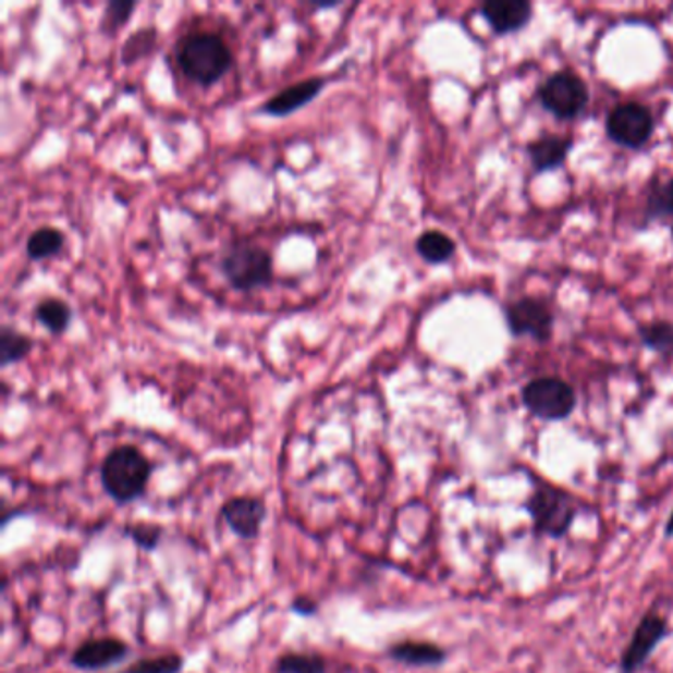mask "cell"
I'll return each mask as SVG.
<instances>
[{
  "instance_id": "obj_14",
  "label": "cell",
  "mask_w": 673,
  "mask_h": 673,
  "mask_svg": "<svg viewBox=\"0 0 673 673\" xmlns=\"http://www.w3.org/2000/svg\"><path fill=\"white\" fill-rule=\"evenodd\" d=\"M390 656L393 660L413 668H432L441 665L446 660V652L439 644L415 643V640H405L391 646Z\"/></svg>"
},
{
  "instance_id": "obj_19",
  "label": "cell",
  "mask_w": 673,
  "mask_h": 673,
  "mask_svg": "<svg viewBox=\"0 0 673 673\" xmlns=\"http://www.w3.org/2000/svg\"><path fill=\"white\" fill-rule=\"evenodd\" d=\"M63 247V233L56 228H40L26 242V253L34 261H42L58 255Z\"/></svg>"
},
{
  "instance_id": "obj_20",
  "label": "cell",
  "mask_w": 673,
  "mask_h": 673,
  "mask_svg": "<svg viewBox=\"0 0 673 673\" xmlns=\"http://www.w3.org/2000/svg\"><path fill=\"white\" fill-rule=\"evenodd\" d=\"M279 673H325L327 662L316 653H286L277 663Z\"/></svg>"
},
{
  "instance_id": "obj_9",
  "label": "cell",
  "mask_w": 673,
  "mask_h": 673,
  "mask_svg": "<svg viewBox=\"0 0 673 673\" xmlns=\"http://www.w3.org/2000/svg\"><path fill=\"white\" fill-rule=\"evenodd\" d=\"M505 320L514 337H531L546 342L551 337L553 313L539 298H519L505 308Z\"/></svg>"
},
{
  "instance_id": "obj_2",
  "label": "cell",
  "mask_w": 673,
  "mask_h": 673,
  "mask_svg": "<svg viewBox=\"0 0 673 673\" xmlns=\"http://www.w3.org/2000/svg\"><path fill=\"white\" fill-rule=\"evenodd\" d=\"M148 478L150 463L137 446H117L115 451L107 454L101 466L103 488L119 504L133 502L145 494Z\"/></svg>"
},
{
  "instance_id": "obj_23",
  "label": "cell",
  "mask_w": 673,
  "mask_h": 673,
  "mask_svg": "<svg viewBox=\"0 0 673 673\" xmlns=\"http://www.w3.org/2000/svg\"><path fill=\"white\" fill-rule=\"evenodd\" d=\"M643 342L658 352H672L673 327L670 322H652L640 330Z\"/></svg>"
},
{
  "instance_id": "obj_24",
  "label": "cell",
  "mask_w": 673,
  "mask_h": 673,
  "mask_svg": "<svg viewBox=\"0 0 673 673\" xmlns=\"http://www.w3.org/2000/svg\"><path fill=\"white\" fill-rule=\"evenodd\" d=\"M182 658L179 653H167L160 658L140 660L129 668L126 673H179L182 670Z\"/></svg>"
},
{
  "instance_id": "obj_27",
  "label": "cell",
  "mask_w": 673,
  "mask_h": 673,
  "mask_svg": "<svg viewBox=\"0 0 673 673\" xmlns=\"http://www.w3.org/2000/svg\"><path fill=\"white\" fill-rule=\"evenodd\" d=\"M293 611L301 612V614H315L316 602H313V600L308 599L295 600V604H293Z\"/></svg>"
},
{
  "instance_id": "obj_8",
  "label": "cell",
  "mask_w": 673,
  "mask_h": 673,
  "mask_svg": "<svg viewBox=\"0 0 673 673\" xmlns=\"http://www.w3.org/2000/svg\"><path fill=\"white\" fill-rule=\"evenodd\" d=\"M609 137L622 147L640 148L653 133V117L648 107L640 103H624L607 119Z\"/></svg>"
},
{
  "instance_id": "obj_11",
  "label": "cell",
  "mask_w": 673,
  "mask_h": 673,
  "mask_svg": "<svg viewBox=\"0 0 673 673\" xmlns=\"http://www.w3.org/2000/svg\"><path fill=\"white\" fill-rule=\"evenodd\" d=\"M325 87H327L325 77H308L305 82L291 85V87H286L283 91L271 97L261 107V113L273 117L291 115V113H295L296 109L308 106Z\"/></svg>"
},
{
  "instance_id": "obj_3",
  "label": "cell",
  "mask_w": 673,
  "mask_h": 673,
  "mask_svg": "<svg viewBox=\"0 0 673 673\" xmlns=\"http://www.w3.org/2000/svg\"><path fill=\"white\" fill-rule=\"evenodd\" d=\"M526 507L536 534L551 539L567 536L573 522L579 516L577 498L551 485L537 486Z\"/></svg>"
},
{
  "instance_id": "obj_13",
  "label": "cell",
  "mask_w": 673,
  "mask_h": 673,
  "mask_svg": "<svg viewBox=\"0 0 673 673\" xmlns=\"http://www.w3.org/2000/svg\"><path fill=\"white\" fill-rule=\"evenodd\" d=\"M129 648L117 638H99V640H89L82 644L74 656L72 663L79 670H103L113 663H119L125 658Z\"/></svg>"
},
{
  "instance_id": "obj_7",
  "label": "cell",
  "mask_w": 673,
  "mask_h": 673,
  "mask_svg": "<svg viewBox=\"0 0 673 673\" xmlns=\"http://www.w3.org/2000/svg\"><path fill=\"white\" fill-rule=\"evenodd\" d=\"M670 634V624L660 612H646L632 632L631 643L622 652L619 673H638L650 660L653 650Z\"/></svg>"
},
{
  "instance_id": "obj_22",
  "label": "cell",
  "mask_w": 673,
  "mask_h": 673,
  "mask_svg": "<svg viewBox=\"0 0 673 673\" xmlns=\"http://www.w3.org/2000/svg\"><path fill=\"white\" fill-rule=\"evenodd\" d=\"M157 44V32L152 28L147 30H137L123 46V52H121V60L123 63L137 62L138 58L147 56Z\"/></svg>"
},
{
  "instance_id": "obj_1",
  "label": "cell",
  "mask_w": 673,
  "mask_h": 673,
  "mask_svg": "<svg viewBox=\"0 0 673 673\" xmlns=\"http://www.w3.org/2000/svg\"><path fill=\"white\" fill-rule=\"evenodd\" d=\"M176 60L188 79L210 87L230 72L233 53L220 34L194 32L180 40Z\"/></svg>"
},
{
  "instance_id": "obj_16",
  "label": "cell",
  "mask_w": 673,
  "mask_h": 673,
  "mask_svg": "<svg viewBox=\"0 0 673 673\" xmlns=\"http://www.w3.org/2000/svg\"><path fill=\"white\" fill-rule=\"evenodd\" d=\"M454 249H456V245H454L453 240L446 233L435 232V230L421 233V237L417 240V252L429 264L437 265L449 261L454 255Z\"/></svg>"
},
{
  "instance_id": "obj_28",
  "label": "cell",
  "mask_w": 673,
  "mask_h": 673,
  "mask_svg": "<svg viewBox=\"0 0 673 673\" xmlns=\"http://www.w3.org/2000/svg\"><path fill=\"white\" fill-rule=\"evenodd\" d=\"M663 536L668 537V539H670V537H673V510L672 516L668 517V522H665V527H663Z\"/></svg>"
},
{
  "instance_id": "obj_18",
  "label": "cell",
  "mask_w": 673,
  "mask_h": 673,
  "mask_svg": "<svg viewBox=\"0 0 673 673\" xmlns=\"http://www.w3.org/2000/svg\"><path fill=\"white\" fill-rule=\"evenodd\" d=\"M32 340L11 327L0 328V364L9 368L30 354Z\"/></svg>"
},
{
  "instance_id": "obj_17",
  "label": "cell",
  "mask_w": 673,
  "mask_h": 673,
  "mask_svg": "<svg viewBox=\"0 0 673 673\" xmlns=\"http://www.w3.org/2000/svg\"><path fill=\"white\" fill-rule=\"evenodd\" d=\"M36 318L53 334H62L63 330L70 327L72 308L60 298H44L42 303L36 306Z\"/></svg>"
},
{
  "instance_id": "obj_6",
  "label": "cell",
  "mask_w": 673,
  "mask_h": 673,
  "mask_svg": "<svg viewBox=\"0 0 673 673\" xmlns=\"http://www.w3.org/2000/svg\"><path fill=\"white\" fill-rule=\"evenodd\" d=\"M539 101L558 119H575L589 103V89L579 75L558 72L539 87Z\"/></svg>"
},
{
  "instance_id": "obj_26",
  "label": "cell",
  "mask_w": 673,
  "mask_h": 673,
  "mask_svg": "<svg viewBox=\"0 0 673 673\" xmlns=\"http://www.w3.org/2000/svg\"><path fill=\"white\" fill-rule=\"evenodd\" d=\"M129 536L133 537V541L140 548L155 549L160 539V529L155 526L129 527Z\"/></svg>"
},
{
  "instance_id": "obj_10",
  "label": "cell",
  "mask_w": 673,
  "mask_h": 673,
  "mask_svg": "<svg viewBox=\"0 0 673 673\" xmlns=\"http://www.w3.org/2000/svg\"><path fill=\"white\" fill-rule=\"evenodd\" d=\"M221 514H223V519L228 522V526L232 527L237 536L243 537V539H252L259 534V527L267 516V507L259 498L242 495V498H233L228 504L223 505Z\"/></svg>"
},
{
  "instance_id": "obj_21",
  "label": "cell",
  "mask_w": 673,
  "mask_h": 673,
  "mask_svg": "<svg viewBox=\"0 0 673 673\" xmlns=\"http://www.w3.org/2000/svg\"><path fill=\"white\" fill-rule=\"evenodd\" d=\"M650 218H673V179L656 182L648 194Z\"/></svg>"
},
{
  "instance_id": "obj_12",
  "label": "cell",
  "mask_w": 673,
  "mask_h": 673,
  "mask_svg": "<svg viewBox=\"0 0 673 673\" xmlns=\"http://www.w3.org/2000/svg\"><path fill=\"white\" fill-rule=\"evenodd\" d=\"M482 16L495 34H510L529 22L531 4L526 0H492L482 7Z\"/></svg>"
},
{
  "instance_id": "obj_15",
  "label": "cell",
  "mask_w": 673,
  "mask_h": 673,
  "mask_svg": "<svg viewBox=\"0 0 673 673\" xmlns=\"http://www.w3.org/2000/svg\"><path fill=\"white\" fill-rule=\"evenodd\" d=\"M568 150H571V140L568 138L548 135V137L534 140L529 148H527V155H529L534 169L553 170L559 169L565 162Z\"/></svg>"
},
{
  "instance_id": "obj_4",
  "label": "cell",
  "mask_w": 673,
  "mask_h": 673,
  "mask_svg": "<svg viewBox=\"0 0 673 673\" xmlns=\"http://www.w3.org/2000/svg\"><path fill=\"white\" fill-rule=\"evenodd\" d=\"M221 273L237 291H253L273 281V257L252 243L235 245L223 255Z\"/></svg>"
},
{
  "instance_id": "obj_5",
  "label": "cell",
  "mask_w": 673,
  "mask_h": 673,
  "mask_svg": "<svg viewBox=\"0 0 673 673\" xmlns=\"http://www.w3.org/2000/svg\"><path fill=\"white\" fill-rule=\"evenodd\" d=\"M526 409L546 421H561L577 407V395L567 381L559 378H537L522 391Z\"/></svg>"
},
{
  "instance_id": "obj_25",
  "label": "cell",
  "mask_w": 673,
  "mask_h": 673,
  "mask_svg": "<svg viewBox=\"0 0 673 673\" xmlns=\"http://www.w3.org/2000/svg\"><path fill=\"white\" fill-rule=\"evenodd\" d=\"M137 9V2H131V0H113L106 7L103 12V30L113 32L117 28H121L129 16L133 14V11Z\"/></svg>"
}]
</instances>
